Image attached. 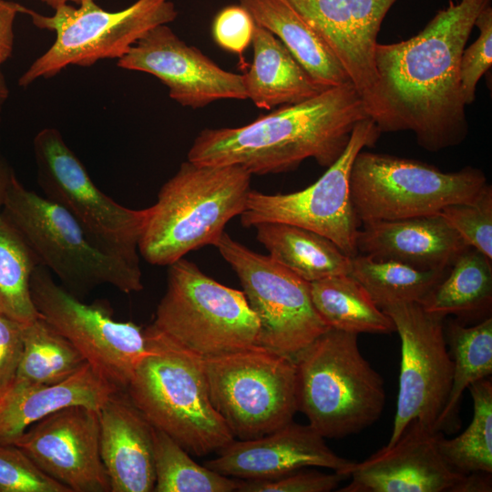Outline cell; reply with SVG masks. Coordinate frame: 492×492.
<instances>
[{
    "label": "cell",
    "instance_id": "cell-1",
    "mask_svg": "<svg viewBox=\"0 0 492 492\" xmlns=\"http://www.w3.org/2000/svg\"><path fill=\"white\" fill-rule=\"evenodd\" d=\"M491 0H449L413 37L377 44L376 101L372 119L382 132L412 131L436 152L468 134L459 67L481 11Z\"/></svg>",
    "mask_w": 492,
    "mask_h": 492
},
{
    "label": "cell",
    "instance_id": "cell-2",
    "mask_svg": "<svg viewBox=\"0 0 492 492\" xmlns=\"http://www.w3.org/2000/svg\"><path fill=\"white\" fill-rule=\"evenodd\" d=\"M367 118L362 97L346 83L281 106L242 127L205 128L195 138L188 160L236 165L251 175L291 171L309 158L328 168L345 149L355 125Z\"/></svg>",
    "mask_w": 492,
    "mask_h": 492
},
{
    "label": "cell",
    "instance_id": "cell-3",
    "mask_svg": "<svg viewBox=\"0 0 492 492\" xmlns=\"http://www.w3.org/2000/svg\"><path fill=\"white\" fill-rule=\"evenodd\" d=\"M251 177L236 165L181 163L147 209L139 255L150 264L169 266L191 251L214 245L226 224L242 213Z\"/></svg>",
    "mask_w": 492,
    "mask_h": 492
},
{
    "label": "cell",
    "instance_id": "cell-4",
    "mask_svg": "<svg viewBox=\"0 0 492 492\" xmlns=\"http://www.w3.org/2000/svg\"><path fill=\"white\" fill-rule=\"evenodd\" d=\"M144 332L148 353L125 389L131 401L190 454L218 452L235 438L210 401L203 358L152 323Z\"/></svg>",
    "mask_w": 492,
    "mask_h": 492
},
{
    "label": "cell",
    "instance_id": "cell-5",
    "mask_svg": "<svg viewBox=\"0 0 492 492\" xmlns=\"http://www.w3.org/2000/svg\"><path fill=\"white\" fill-rule=\"evenodd\" d=\"M294 363L298 411L324 438L356 434L381 416L384 380L361 354L358 334L329 329Z\"/></svg>",
    "mask_w": 492,
    "mask_h": 492
},
{
    "label": "cell",
    "instance_id": "cell-6",
    "mask_svg": "<svg viewBox=\"0 0 492 492\" xmlns=\"http://www.w3.org/2000/svg\"><path fill=\"white\" fill-rule=\"evenodd\" d=\"M26 241L39 264L77 296L101 284L122 292L143 289L140 268L102 250L63 207L27 190L13 176L2 210Z\"/></svg>",
    "mask_w": 492,
    "mask_h": 492
},
{
    "label": "cell",
    "instance_id": "cell-7",
    "mask_svg": "<svg viewBox=\"0 0 492 492\" xmlns=\"http://www.w3.org/2000/svg\"><path fill=\"white\" fill-rule=\"evenodd\" d=\"M152 324L205 359L259 345L260 324L242 291L225 286L181 258L169 264Z\"/></svg>",
    "mask_w": 492,
    "mask_h": 492
},
{
    "label": "cell",
    "instance_id": "cell-8",
    "mask_svg": "<svg viewBox=\"0 0 492 492\" xmlns=\"http://www.w3.org/2000/svg\"><path fill=\"white\" fill-rule=\"evenodd\" d=\"M33 24L52 31V46L18 79L27 87L39 78H51L68 66L90 67L102 59L121 58L148 31L168 25L178 15L170 0H137L129 6L108 11L96 0H83L44 15L28 8Z\"/></svg>",
    "mask_w": 492,
    "mask_h": 492
},
{
    "label": "cell",
    "instance_id": "cell-9",
    "mask_svg": "<svg viewBox=\"0 0 492 492\" xmlns=\"http://www.w3.org/2000/svg\"><path fill=\"white\" fill-rule=\"evenodd\" d=\"M484 172L465 167L446 172L415 159L360 151L350 175V193L361 222L438 213L472 200L487 184Z\"/></svg>",
    "mask_w": 492,
    "mask_h": 492
},
{
    "label": "cell",
    "instance_id": "cell-10",
    "mask_svg": "<svg viewBox=\"0 0 492 492\" xmlns=\"http://www.w3.org/2000/svg\"><path fill=\"white\" fill-rule=\"evenodd\" d=\"M203 363L210 401L234 438L260 437L293 420V359L255 345Z\"/></svg>",
    "mask_w": 492,
    "mask_h": 492
},
{
    "label": "cell",
    "instance_id": "cell-11",
    "mask_svg": "<svg viewBox=\"0 0 492 492\" xmlns=\"http://www.w3.org/2000/svg\"><path fill=\"white\" fill-rule=\"evenodd\" d=\"M33 150L44 196L67 210L106 252L140 268L147 209L124 207L103 193L56 128L38 131Z\"/></svg>",
    "mask_w": 492,
    "mask_h": 492
},
{
    "label": "cell",
    "instance_id": "cell-12",
    "mask_svg": "<svg viewBox=\"0 0 492 492\" xmlns=\"http://www.w3.org/2000/svg\"><path fill=\"white\" fill-rule=\"evenodd\" d=\"M236 272L259 324V345L294 358L330 328L313 306L310 282L223 232L213 245Z\"/></svg>",
    "mask_w": 492,
    "mask_h": 492
},
{
    "label": "cell",
    "instance_id": "cell-13",
    "mask_svg": "<svg viewBox=\"0 0 492 492\" xmlns=\"http://www.w3.org/2000/svg\"><path fill=\"white\" fill-rule=\"evenodd\" d=\"M381 131L370 118L359 121L341 156L313 184L292 193L251 190L241 214L244 227L281 222L302 227L331 240L345 254H358L357 218L350 193V175L357 154L377 141Z\"/></svg>",
    "mask_w": 492,
    "mask_h": 492
},
{
    "label": "cell",
    "instance_id": "cell-14",
    "mask_svg": "<svg viewBox=\"0 0 492 492\" xmlns=\"http://www.w3.org/2000/svg\"><path fill=\"white\" fill-rule=\"evenodd\" d=\"M35 307L66 337L97 372L125 390L148 353L144 330L131 322L116 321L99 302L87 304L55 282L51 272L37 265L31 276Z\"/></svg>",
    "mask_w": 492,
    "mask_h": 492
},
{
    "label": "cell",
    "instance_id": "cell-15",
    "mask_svg": "<svg viewBox=\"0 0 492 492\" xmlns=\"http://www.w3.org/2000/svg\"><path fill=\"white\" fill-rule=\"evenodd\" d=\"M392 319L401 340L399 390L392 446L416 420L436 431L447 402L454 363L447 348L446 317L425 311L417 302H399L382 309Z\"/></svg>",
    "mask_w": 492,
    "mask_h": 492
},
{
    "label": "cell",
    "instance_id": "cell-16",
    "mask_svg": "<svg viewBox=\"0 0 492 492\" xmlns=\"http://www.w3.org/2000/svg\"><path fill=\"white\" fill-rule=\"evenodd\" d=\"M117 65L154 76L169 88V97L183 107L200 108L221 99H248L242 75L219 67L168 25L148 31Z\"/></svg>",
    "mask_w": 492,
    "mask_h": 492
},
{
    "label": "cell",
    "instance_id": "cell-17",
    "mask_svg": "<svg viewBox=\"0 0 492 492\" xmlns=\"http://www.w3.org/2000/svg\"><path fill=\"white\" fill-rule=\"evenodd\" d=\"M99 433L98 410L70 406L33 424L13 445L71 492H108Z\"/></svg>",
    "mask_w": 492,
    "mask_h": 492
},
{
    "label": "cell",
    "instance_id": "cell-18",
    "mask_svg": "<svg viewBox=\"0 0 492 492\" xmlns=\"http://www.w3.org/2000/svg\"><path fill=\"white\" fill-rule=\"evenodd\" d=\"M325 42L372 118L376 101L375 47L381 25L398 0H282Z\"/></svg>",
    "mask_w": 492,
    "mask_h": 492
},
{
    "label": "cell",
    "instance_id": "cell-19",
    "mask_svg": "<svg viewBox=\"0 0 492 492\" xmlns=\"http://www.w3.org/2000/svg\"><path fill=\"white\" fill-rule=\"evenodd\" d=\"M442 432L414 420L392 446L354 463L351 482L341 492H466L468 474L455 471L443 458Z\"/></svg>",
    "mask_w": 492,
    "mask_h": 492
},
{
    "label": "cell",
    "instance_id": "cell-20",
    "mask_svg": "<svg viewBox=\"0 0 492 492\" xmlns=\"http://www.w3.org/2000/svg\"><path fill=\"white\" fill-rule=\"evenodd\" d=\"M354 464L335 454L309 424L292 420L260 437L232 440L204 466L238 479L267 480L306 466L329 468L348 478Z\"/></svg>",
    "mask_w": 492,
    "mask_h": 492
},
{
    "label": "cell",
    "instance_id": "cell-21",
    "mask_svg": "<svg viewBox=\"0 0 492 492\" xmlns=\"http://www.w3.org/2000/svg\"><path fill=\"white\" fill-rule=\"evenodd\" d=\"M99 446L112 492H151L155 486L154 426L126 390L98 409Z\"/></svg>",
    "mask_w": 492,
    "mask_h": 492
},
{
    "label": "cell",
    "instance_id": "cell-22",
    "mask_svg": "<svg viewBox=\"0 0 492 492\" xmlns=\"http://www.w3.org/2000/svg\"><path fill=\"white\" fill-rule=\"evenodd\" d=\"M468 245L438 213L363 222L360 254L402 262L421 270H446Z\"/></svg>",
    "mask_w": 492,
    "mask_h": 492
},
{
    "label": "cell",
    "instance_id": "cell-23",
    "mask_svg": "<svg viewBox=\"0 0 492 492\" xmlns=\"http://www.w3.org/2000/svg\"><path fill=\"white\" fill-rule=\"evenodd\" d=\"M118 390L88 363L53 384L13 381L0 395V443L14 444L30 425L62 409L98 410Z\"/></svg>",
    "mask_w": 492,
    "mask_h": 492
},
{
    "label": "cell",
    "instance_id": "cell-24",
    "mask_svg": "<svg viewBox=\"0 0 492 492\" xmlns=\"http://www.w3.org/2000/svg\"><path fill=\"white\" fill-rule=\"evenodd\" d=\"M252 64L243 86L257 108L271 109L311 98L326 89L318 85L282 41L255 23Z\"/></svg>",
    "mask_w": 492,
    "mask_h": 492
},
{
    "label": "cell",
    "instance_id": "cell-25",
    "mask_svg": "<svg viewBox=\"0 0 492 492\" xmlns=\"http://www.w3.org/2000/svg\"><path fill=\"white\" fill-rule=\"evenodd\" d=\"M240 4L257 25L282 41L322 87L352 83L325 42L282 0H240Z\"/></svg>",
    "mask_w": 492,
    "mask_h": 492
},
{
    "label": "cell",
    "instance_id": "cell-26",
    "mask_svg": "<svg viewBox=\"0 0 492 492\" xmlns=\"http://www.w3.org/2000/svg\"><path fill=\"white\" fill-rule=\"evenodd\" d=\"M255 228L269 256L309 282L350 273L351 257L317 232L281 222Z\"/></svg>",
    "mask_w": 492,
    "mask_h": 492
},
{
    "label": "cell",
    "instance_id": "cell-27",
    "mask_svg": "<svg viewBox=\"0 0 492 492\" xmlns=\"http://www.w3.org/2000/svg\"><path fill=\"white\" fill-rule=\"evenodd\" d=\"M314 308L330 329L359 334L391 333L395 324L349 273L310 282Z\"/></svg>",
    "mask_w": 492,
    "mask_h": 492
},
{
    "label": "cell",
    "instance_id": "cell-28",
    "mask_svg": "<svg viewBox=\"0 0 492 492\" xmlns=\"http://www.w3.org/2000/svg\"><path fill=\"white\" fill-rule=\"evenodd\" d=\"M491 303V260L467 246L420 304L425 311L444 317H469L490 312Z\"/></svg>",
    "mask_w": 492,
    "mask_h": 492
},
{
    "label": "cell",
    "instance_id": "cell-29",
    "mask_svg": "<svg viewBox=\"0 0 492 492\" xmlns=\"http://www.w3.org/2000/svg\"><path fill=\"white\" fill-rule=\"evenodd\" d=\"M452 357L453 378L446 406L436 429L450 432L458 426L457 415L464 391L478 380L492 374V318L486 317L466 327L458 321L450 322L445 329Z\"/></svg>",
    "mask_w": 492,
    "mask_h": 492
},
{
    "label": "cell",
    "instance_id": "cell-30",
    "mask_svg": "<svg viewBox=\"0 0 492 492\" xmlns=\"http://www.w3.org/2000/svg\"><path fill=\"white\" fill-rule=\"evenodd\" d=\"M448 271L421 270L358 253L351 257L350 274L382 310L399 302L421 303Z\"/></svg>",
    "mask_w": 492,
    "mask_h": 492
},
{
    "label": "cell",
    "instance_id": "cell-31",
    "mask_svg": "<svg viewBox=\"0 0 492 492\" xmlns=\"http://www.w3.org/2000/svg\"><path fill=\"white\" fill-rule=\"evenodd\" d=\"M39 261L11 221L0 213V314L26 324L41 317L33 302L30 280Z\"/></svg>",
    "mask_w": 492,
    "mask_h": 492
},
{
    "label": "cell",
    "instance_id": "cell-32",
    "mask_svg": "<svg viewBox=\"0 0 492 492\" xmlns=\"http://www.w3.org/2000/svg\"><path fill=\"white\" fill-rule=\"evenodd\" d=\"M23 354L14 381L33 384L66 379L86 362L78 350L42 317L23 324Z\"/></svg>",
    "mask_w": 492,
    "mask_h": 492
},
{
    "label": "cell",
    "instance_id": "cell-33",
    "mask_svg": "<svg viewBox=\"0 0 492 492\" xmlns=\"http://www.w3.org/2000/svg\"><path fill=\"white\" fill-rule=\"evenodd\" d=\"M473 400L469 425L456 437L441 433L437 446L445 461L462 474H492V381L478 380L468 387Z\"/></svg>",
    "mask_w": 492,
    "mask_h": 492
},
{
    "label": "cell",
    "instance_id": "cell-34",
    "mask_svg": "<svg viewBox=\"0 0 492 492\" xmlns=\"http://www.w3.org/2000/svg\"><path fill=\"white\" fill-rule=\"evenodd\" d=\"M156 492H233L239 479L199 465L178 442L154 427Z\"/></svg>",
    "mask_w": 492,
    "mask_h": 492
},
{
    "label": "cell",
    "instance_id": "cell-35",
    "mask_svg": "<svg viewBox=\"0 0 492 492\" xmlns=\"http://www.w3.org/2000/svg\"><path fill=\"white\" fill-rule=\"evenodd\" d=\"M446 222L465 242L492 261V187L487 184L468 201L450 204L440 210Z\"/></svg>",
    "mask_w": 492,
    "mask_h": 492
},
{
    "label": "cell",
    "instance_id": "cell-36",
    "mask_svg": "<svg viewBox=\"0 0 492 492\" xmlns=\"http://www.w3.org/2000/svg\"><path fill=\"white\" fill-rule=\"evenodd\" d=\"M0 492H71L18 446L0 443Z\"/></svg>",
    "mask_w": 492,
    "mask_h": 492
},
{
    "label": "cell",
    "instance_id": "cell-37",
    "mask_svg": "<svg viewBox=\"0 0 492 492\" xmlns=\"http://www.w3.org/2000/svg\"><path fill=\"white\" fill-rule=\"evenodd\" d=\"M477 38L465 47L460 59L459 77L466 106L476 99L477 85L492 65V7L484 8L476 19Z\"/></svg>",
    "mask_w": 492,
    "mask_h": 492
},
{
    "label": "cell",
    "instance_id": "cell-38",
    "mask_svg": "<svg viewBox=\"0 0 492 492\" xmlns=\"http://www.w3.org/2000/svg\"><path fill=\"white\" fill-rule=\"evenodd\" d=\"M347 478L343 474L300 469L283 477L267 480L239 479L240 492H330Z\"/></svg>",
    "mask_w": 492,
    "mask_h": 492
},
{
    "label": "cell",
    "instance_id": "cell-39",
    "mask_svg": "<svg viewBox=\"0 0 492 492\" xmlns=\"http://www.w3.org/2000/svg\"><path fill=\"white\" fill-rule=\"evenodd\" d=\"M255 22L241 5L220 9L212 22V36L222 49L241 56L251 43Z\"/></svg>",
    "mask_w": 492,
    "mask_h": 492
},
{
    "label": "cell",
    "instance_id": "cell-40",
    "mask_svg": "<svg viewBox=\"0 0 492 492\" xmlns=\"http://www.w3.org/2000/svg\"><path fill=\"white\" fill-rule=\"evenodd\" d=\"M23 348V323L0 314V395L16 375Z\"/></svg>",
    "mask_w": 492,
    "mask_h": 492
},
{
    "label": "cell",
    "instance_id": "cell-41",
    "mask_svg": "<svg viewBox=\"0 0 492 492\" xmlns=\"http://www.w3.org/2000/svg\"><path fill=\"white\" fill-rule=\"evenodd\" d=\"M28 8L15 2L0 0V62L5 63L13 53L14 23L17 14L27 13Z\"/></svg>",
    "mask_w": 492,
    "mask_h": 492
},
{
    "label": "cell",
    "instance_id": "cell-42",
    "mask_svg": "<svg viewBox=\"0 0 492 492\" xmlns=\"http://www.w3.org/2000/svg\"><path fill=\"white\" fill-rule=\"evenodd\" d=\"M15 175L14 170L5 159L1 149V132H0V213L2 212L6 192L10 181Z\"/></svg>",
    "mask_w": 492,
    "mask_h": 492
},
{
    "label": "cell",
    "instance_id": "cell-43",
    "mask_svg": "<svg viewBox=\"0 0 492 492\" xmlns=\"http://www.w3.org/2000/svg\"><path fill=\"white\" fill-rule=\"evenodd\" d=\"M1 66L2 63L0 62V111L9 97V88L1 70Z\"/></svg>",
    "mask_w": 492,
    "mask_h": 492
},
{
    "label": "cell",
    "instance_id": "cell-44",
    "mask_svg": "<svg viewBox=\"0 0 492 492\" xmlns=\"http://www.w3.org/2000/svg\"><path fill=\"white\" fill-rule=\"evenodd\" d=\"M37 1H40L41 3L50 6L52 9L55 10V9L58 8L59 6L68 5V4L78 5L83 0H37Z\"/></svg>",
    "mask_w": 492,
    "mask_h": 492
}]
</instances>
